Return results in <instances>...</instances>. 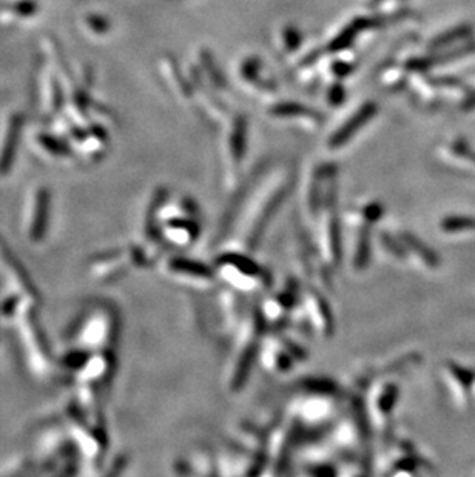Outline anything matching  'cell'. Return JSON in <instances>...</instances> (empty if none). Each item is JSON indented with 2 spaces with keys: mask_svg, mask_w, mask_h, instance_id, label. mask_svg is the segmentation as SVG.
Listing matches in <instances>:
<instances>
[{
  "mask_svg": "<svg viewBox=\"0 0 475 477\" xmlns=\"http://www.w3.org/2000/svg\"><path fill=\"white\" fill-rule=\"evenodd\" d=\"M21 127H22V119L21 116H13L9 119V124L6 127V138L0 150V175L8 173L9 167L13 164V156L17 150V143H19V135H21Z\"/></svg>",
  "mask_w": 475,
  "mask_h": 477,
  "instance_id": "cell-1",
  "label": "cell"
},
{
  "mask_svg": "<svg viewBox=\"0 0 475 477\" xmlns=\"http://www.w3.org/2000/svg\"><path fill=\"white\" fill-rule=\"evenodd\" d=\"M474 51H475V42H468V43L459 46V48H454L448 53H442L440 56H435V58L414 61L412 63H409V67L417 70V71H423V70H427L429 67H432V65H440V63L451 62V61H455L459 58H463V56H466V54H471Z\"/></svg>",
  "mask_w": 475,
  "mask_h": 477,
  "instance_id": "cell-2",
  "label": "cell"
},
{
  "mask_svg": "<svg viewBox=\"0 0 475 477\" xmlns=\"http://www.w3.org/2000/svg\"><path fill=\"white\" fill-rule=\"evenodd\" d=\"M46 218H48V192L39 190L36 196V210H34V220L31 226V238L33 240H41L45 235L46 229Z\"/></svg>",
  "mask_w": 475,
  "mask_h": 477,
  "instance_id": "cell-3",
  "label": "cell"
},
{
  "mask_svg": "<svg viewBox=\"0 0 475 477\" xmlns=\"http://www.w3.org/2000/svg\"><path fill=\"white\" fill-rule=\"evenodd\" d=\"M471 34H472V28L469 25L455 26V28H452V30L440 34L439 37H435V39L431 42V50H443V48H446V46L452 45L454 42H460V41L468 39Z\"/></svg>",
  "mask_w": 475,
  "mask_h": 477,
  "instance_id": "cell-4",
  "label": "cell"
},
{
  "mask_svg": "<svg viewBox=\"0 0 475 477\" xmlns=\"http://www.w3.org/2000/svg\"><path fill=\"white\" fill-rule=\"evenodd\" d=\"M442 229L449 233H455L460 230H471V229H475V218H469V217L444 218L442 222Z\"/></svg>",
  "mask_w": 475,
  "mask_h": 477,
  "instance_id": "cell-5",
  "label": "cell"
},
{
  "mask_svg": "<svg viewBox=\"0 0 475 477\" xmlns=\"http://www.w3.org/2000/svg\"><path fill=\"white\" fill-rule=\"evenodd\" d=\"M452 150L455 155H459L461 158H466L469 161L475 163V150L469 147V144L466 141H463V139H459V141H455L452 144Z\"/></svg>",
  "mask_w": 475,
  "mask_h": 477,
  "instance_id": "cell-6",
  "label": "cell"
},
{
  "mask_svg": "<svg viewBox=\"0 0 475 477\" xmlns=\"http://www.w3.org/2000/svg\"><path fill=\"white\" fill-rule=\"evenodd\" d=\"M11 11L19 14V16H31L36 13V4L33 0H22V2H17L11 6Z\"/></svg>",
  "mask_w": 475,
  "mask_h": 477,
  "instance_id": "cell-7",
  "label": "cell"
},
{
  "mask_svg": "<svg viewBox=\"0 0 475 477\" xmlns=\"http://www.w3.org/2000/svg\"><path fill=\"white\" fill-rule=\"evenodd\" d=\"M39 143H42L43 147L48 148V150L53 152V153H62L63 152V147L58 141H56V139H53V138L41 136L39 138Z\"/></svg>",
  "mask_w": 475,
  "mask_h": 477,
  "instance_id": "cell-8",
  "label": "cell"
},
{
  "mask_svg": "<svg viewBox=\"0 0 475 477\" xmlns=\"http://www.w3.org/2000/svg\"><path fill=\"white\" fill-rule=\"evenodd\" d=\"M472 107H475V95L471 96V98L466 101V104H464V108H466V110H469V108H472Z\"/></svg>",
  "mask_w": 475,
  "mask_h": 477,
  "instance_id": "cell-9",
  "label": "cell"
},
{
  "mask_svg": "<svg viewBox=\"0 0 475 477\" xmlns=\"http://www.w3.org/2000/svg\"><path fill=\"white\" fill-rule=\"evenodd\" d=\"M119 474H118V471H113V473H111V474H108V477H118Z\"/></svg>",
  "mask_w": 475,
  "mask_h": 477,
  "instance_id": "cell-10",
  "label": "cell"
}]
</instances>
